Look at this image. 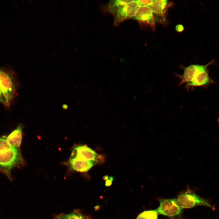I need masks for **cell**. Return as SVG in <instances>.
Returning <instances> with one entry per match:
<instances>
[{
  "label": "cell",
  "mask_w": 219,
  "mask_h": 219,
  "mask_svg": "<svg viewBox=\"0 0 219 219\" xmlns=\"http://www.w3.org/2000/svg\"><path fill=\"white\" fill-rule=\"evenodd\" d=\"M65 164L71 170L81 172H88L97 164L93 161H86L72 157H70Z\"/></svg>",
  "instance_id": "8"
},
{
  "label": "cell",
  "mask_w": 219,
  "mask_h": 219,
  "mask_svg": "<svg viewBox=\"0 0 219 219\" xmlns=\"http://www.w3.org/2000/svg\"><path fill=\"white\" fill-rule=\"evenodd\" d=\"M139 6L136 0H133L110 10L114 15L117 22H120L127 19L134 17Z\"/></svg>",
  "instance_id": "5"
},
{
  "label": "cell",
  "mask_w": 219,
  "mask_h": 219,
  "mask_svg": "<svg viewBox=\"0 0 219 219\" xmlns=\"http://www.w3.org/2000/svg\"><path fill=\"white\" fill-rule=\"evenodd\" d=\"M167 4L166 0H154L150 7L153 12L156 14H161L163 12Z\"/></svg>",
  "instance_id": "12"
},
{
  "label": "cell",
  "mask_w": 219,
  "mask_h": 219,
  "mask_svg": "<svg viewBox=\"0 0 219 219\" xmlns=\"http://www.w3.org/2000/svg\"><path fill=\"white\" fill-rule=\"evenodd\" d=\"M24 163L20 149L11 146L3 136L0 137V172L12 181V170Z\"/></svg>",
  "instance_id": "1"
},
{
  "label": "cell",
  "mask_w": 219,
  "mask_h": 219,
  "mask_svg": "<svg viewBox=\"0 0 219 219\" xmlns=\"http://www.w3.org/2000/svg\"><path fill=\"white\" fill-rule=\"evenodd\" d=\"M56 219H87L81 213L75 210L69 214H62L56 217Z\"/></svg>",
  "instance_id": "13"
},
{
  "label": "cell",
  "mask_w": 219,
  "mask_h": 219,
  "mask_svg": "<svg viewBox=\"0 0 219 219\" xmlns=\"http://www.w3.org/2000/svg\"><path fill=\"white\" fill-rule=\"evenodd\" d=\"M153 12L150 6H140L136 11L134 17L137 20L149 21L151 19Z\"/></svg>",
  "instance_id": "11"
},
{
  "label": "cell",
  "mask_w": 219,
  "mask_h": 219,
  "mask_svg": "<svg viewBox=\"0 0 219 219\" xmlns=\"http://www.w3.org/2000/svg\"><path fill=\"white\" fill-rule=\"evenodd\" d=\"M214 61L212 60L206 65H201L196 73L192 82L186 85L187 88L197 86H205L214 82L209 77L207 71V67L212 64Z\"/></svg>",
  "instance_id": "7"
},
{
  "label": "cell",
  "mask_w": 219,
  "mask_h": 219,
  "mask_svg": "<svg viewBox=\"0 0 219 219\" xmlns=\"http://www.w3.org/2000/svg\"><path fill=\"white\" fill-rule=\"evenodd\" d=\"M159 202V206L155 210L158 214L176 217L182 214L183 209L178 205L176 199H161Z\"/></svg>",
  "instance_id": "3"
},
{
  "label": "cell",
  "mask_w": 219,
  "mask_h": 219,
  "mask_svg": "<svg viewBox=\"0 0 219 219\" xmlns=\"http://www.w3.org/2000/svg\"><path fill=\"white\" fill-rule=\"evenodd\" d=\"M70 157L93 161L97 164L102 163L105 161L103 156L97 153L86 145L75 146L73 149Z\"/></svg>",
  "instance_id": "4"
},
{
  "label": "cell",
  "mask_w": 219,
  "mask_h": 219,
  "mask_svg": "<svg viewBox=\"0 0 219 219\" xmlns=\"http://www.w3.org/2000/svg\"><path fill=\"white\" fill-rule=\"evenodd\" d=\"M139 6H149L151 5L154 0H136Z\"/></svg>",
  "instance_id": "15"
},
{
  "label": "cell",
  "mask_w": 219,
  "mask_h": 219,
  "mask_svg": "<svg viewBox=\"0 0 219 219\" xmlns=\"http://www.w3.org/2000/svg\"><path fill=\"white\" fill-rule=\"evenodd\" d=\"M201 65L193 64L185 68L182 75H178L181 79L180 85L186 83V85L190 83Z\"/></svg>",
  "instance_id": "10"
},
{
  "label": "cell",
  "mask_w": 219,
  "mask_h": 219,
  "mask_svg": "<svg viewBox=\"0 0 219 219\" xmlns=\"http://www.w3.org/2000/svg\"><path fill=\"white\" fill-rule=\"evenodd\" d=\"M0 86L1 91L9 105L15 94V87L9 75L5 71L0 70Z\"/></svg>",
  "instance_id": "6"
},
{
  "label": "cell",
  "mask_w": 219,
  "mask_h": 219,
  "mask_svg": "<svg viewBox=\"0 0 219 219\" xmlns=\"http://www.w3.org/2000/svg\"><path fill=\"white\" fill-rule=\"evenodd\" d=\"M179 206L182 209H189L198 206H203L214 209L209 201L190 189L181 193L176 199Z\"/></svg>",
  "instance_id": "2"
},
{
  "label": "cell",
  "mask_w": 219,
  "mask_h": 219,
  "mask_svg": "<svg viewBox=\"0 0 219 219\" xmlns=\"http://www.w3.org/2000/svg\"></svg>",
  "instance_id": "19"
},
{
  "label": "cell",
  "mask_w": 219,
  "mask_h": 219,
  "mask_svg": "<svg viewBox=\"0 0 219 219\" xmlns=\"http://www.w3.org/2000/svg\"><path fill=\"white\" fill-rule=\"evenodd\" d=\"M0 102L2 103L5 105H9L2 93L1 92H0Z\"/></svg>",
  "instance_id": "16"
},
{
  "label": "cell",
  "mask_w": 219,
  "mask_h": 219,
  "mask_svg": "<svg viewBox=\"0 0 219 219\" xmlns=\"http://www.w3.org/2000/svg\"><path fill=\"white\" fill-rule=\"evenodd\" d=\"M23 126L19 124L8 135L3 136L12 147L20 149L22 139Z\"/></svg>",
  "instance_id": "9"
},
{
  "label": "cell",
  "mask_w": 219,
  "mask_h": 219,
  "mask_svg": "<svg viewBox=\"0 0 219 219\" xmlns=\"http://www.w3.org/2000/svg\"><path fill=\"white\" fill-rule=\"evenodd\" d=\"M175 29L176 31L181 32L183 30L184 27L181 24H178L176 26Z\"/></svg>",
  "instance_id": "17"
},
{
  "label": "cell",
  "mask_w": 219,
  "mask_h": 219,
  "mask_svg": "<svg viewBox=\"0 0 219 219\" xmlns=\"http://www.w3.org/2000/svg\"><path fill=\"white\" fill-rule=\"evenodd\" d=\"M218 124H219V119H218Z\"/></svg>",
  "instance_id": "18"
},
{
  "label": "cell",
  "mask_w": 219,
  "mask_h": 219,
  "mask_svg": "<svg viewBox=\"0 0 219 219\" xmlns=\"http://www.w3.org/2000/svg\"><path fill=\"white\" fill-rule=\"evenodd\" d=\"M158 215L155 210H147L140 214L136 219H158Z\"/></svg>",
  "instance_id": "14"
}]
</instances>
